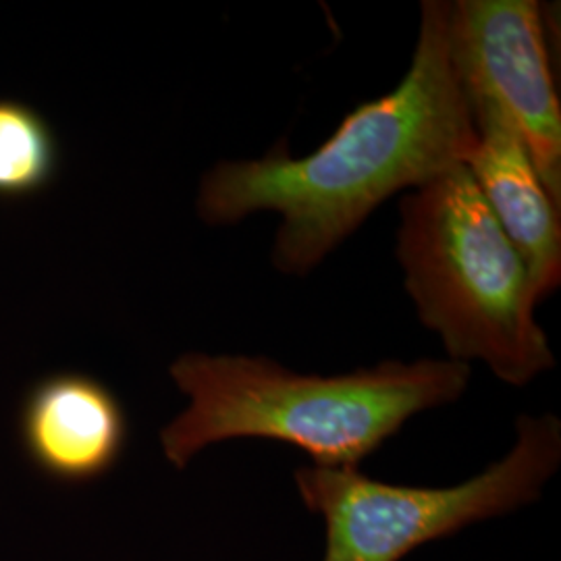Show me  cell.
Returning a JSON list of instances; mask_svg holds the SVG:
<instances>
[{"label":"cell","mask_w":561,"mask_h":561,"mask_svg":"<svg viewBox=\"0 0 561 561\" xmlns=\"http://www.w3.org/2000/svg\"><path fill=\"white\" fill-rule=\"evenodd\" d=\"M451 2L424 0L419 41L400 83L350 111L335 134L306 154L279 144L261 159L217 162L202 178L196 213L229 227L279 215L271 264L308 277L382 202L463 164L477 125L449 44Z\"/></svg>","instance_id":"cell-1"},{"label":"cell","mask_w":561,"mask_h":561,"mask_svg":"<svg viewBox=\"0 0 561 561\" xmlns=\"http://www.w3.org/2000/svg\"><path fill=\"white\" fill-rule=\"evenodd\" d=\"M169 375L187 398L161 431L162 454L178 470L238 439L294 445L321 468H360L405 422L460 400L472 368L421 358L301 375L264 356L190 352Z\"/></svg>","instance_id":"cell-2"},{"label":"cell","mask_w":561,"mask_h":561,"mask_svg":"<svg viewBox=\"0 0 561 561\" xmlns=\"http://www.w3.org/2000/svg\"><path fill=\"white\" fill-rule=\"evenodd\" d=\"M396 259L416 317L447 360L524 387L556 366L528 266L466 164L403 194Z\"/></svg>","instance_id":"cell-3"},{"label":"cell","mask_w":561,"mask_h":561,"mask_svg":"<svg viewBox=\"0 0 561 561\" xmlns=\"http://www.w3.org/2000/svg\"><path fill=\"white\" fill-rule=\"evenodd\" d=\"M561 466V421L522 414L512 449L477 477L449 486L375 481L360 468L301 466L296 489L324 524L322 561H403L428 542L541 500Z\"/></svg>","instance_id":"cell-4"},{"label":"cell","mask_w":561,"mask_h":561,"mask_svg":"<svg viewBox=\"0 0 561 561\" xmlns=\"http://www.w3.org/2000/svg\"><path fill=\"white\" fill-rule=\"evenodd\" d=\"M449 44L468 102L491 104L514 125L561 213V104L541 2L456 0Z\"/></svg>","instance_id":"cell-5"},{"label":"cell","mask_w":561,"mask_h":561,"mask_svg":"<svg viewBox=\"0 0 561 561\" xmlns=\"http://www.w3.org/2000/svg\"><path fill=\"white\" fill-rule=\"evenodd\" d=\"M127 433L129 424L119 398L83 373L48 375L21 403L23 451L53 481H99L119 463Z\"/></svg>","instance_id":"cell-6"},{"label":"cell","mask_w":561,"mask_h":561,"mask_svg":"<svg viewBox=\"0 0 561 561\" xmlns=\"http://www.w3.org/2000/svg\"><path fill=\"white\" fill-rule=\"evenodd\" d=\"M477 141L466 159L484 202L528 266L537 304L561 283V213L549 198L514 125L484 102L470 104Z\"/></svg>","instance_id":"cell-7"},{"label":"cell","mask_w":561,"mask_h":561,"mask_svg":"<svg viewBox=\"0 0 561 561\" xmlns=\"http://www.w3.org/2000/svg\"><path fill=\"white\" fill-rule=\"evenodd\" d=\"M57 167V138L41 113L23 102L0 101V198L38 194Z\"/></svg>","instance_id":"cell-8"}]
</instances>
